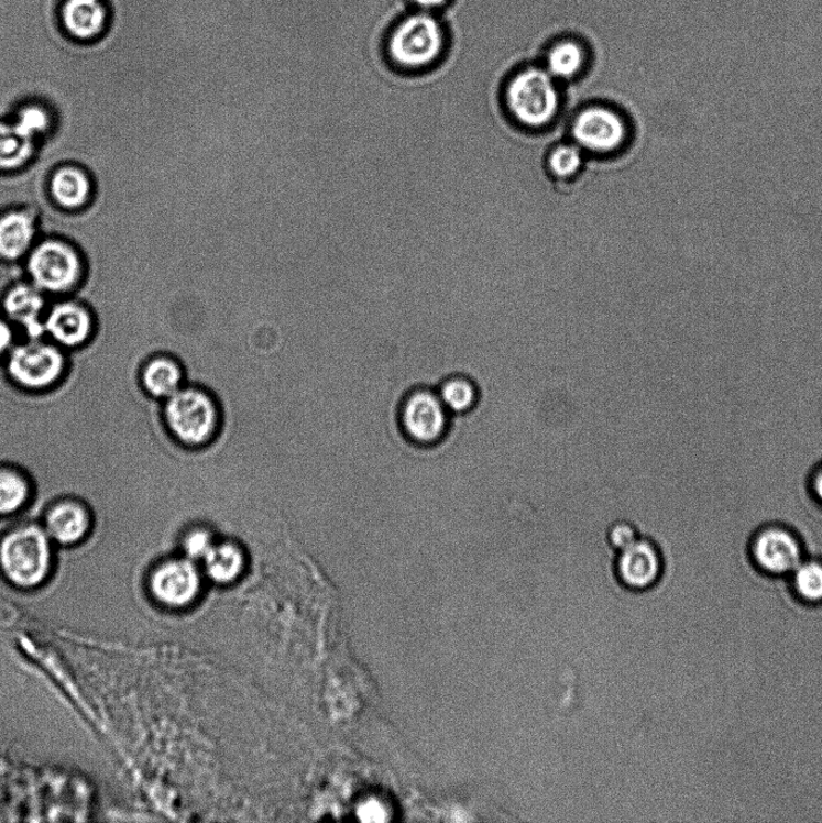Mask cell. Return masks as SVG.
Here are the masks:
<instances>
[{
  "instance_id": "1",
  "label": "cell",
  "mask_w": 822,
  "mask_h": 823,
  "mask_svg": "<svg viewBox=\"0 0 822 823\" xmlns=\"http://www.w3.org/2000/svg\"><path fill=\"white\" fill-rule=\"evenodd\" d=\"M53 564V540L44 526L24 524L12 528L0 539V569L22 589L43 584Z\"/></svg>"
},
{
  "instance_id": "2",
  "label": "cell",
  "mask_w": 822,
  "mask_h": 823,
  "mask_svg": "<svg viewBox=\"0 0 822 823\" xmlns=\"http://www.w3.org/2000/svg\"><path fill=\"white\" fill-rule=\"evenodd\" d=\"M505 100L513 118L529 129L548 125L561 103L556 80L546 68L538 67L516 73L505 91Z\"/></svg>"
},
{
  "instance_id": "3",
  "label": "cell",
  "mask_w": 822,
  "mask_h": 823,
  "mask_svg": "<svg viewBox=\"0 0 822 823\" xmlns=\"http://www.w3.org/2000/svg\"><path fill=\"white\" fill-rule=\"evenodd\" d=\"M446 43V30L440 21L420 12L403 20L392 32L388 56L401 69L420 70L434 65L445 53Z\"/></svg>"
},
{
  "instance_id": "4",
  "label": "cell",
  "mask_w": 822,
  "mask_h": 823,
  "mask_svg": "<svg viewBox=\"0 0 822 823\" xmlns=\"http://www.w3.org/2000/svg\"><path fill=\"white\" fill-rule=\"evenodd\" d=\"M84 262L77 249L62 239L43 240L30 253L26 273L32 284L48 294H67L84 277Z\"/></svg>"
},
{
  "instance_id": "5",
  "label": "cell",
  "mask_w": 822,
  "mask_h": 823,
  "mask_svg": "<svg viewBox=\"0 0 822 823\" xmlns=\"http://www.w3.org/2000/svg\"><path fill=\"white\" fill-rule=\"evenodd\" d=\"M164 420L176 440L187 447L206 445L219 425L217 405L206 392L180 388L166 399Z\"/></svg>"
},
{
  "instance_id": "6",
  "label": "cell",
  "mask_w": 822,
  "mask_h": 823,
  "mask_svg": "<svg viewBox=\"0 0 822 823\" xmlns=\"http://www.w3.org/2000/svg\"><path fill=\"white\" fill-rule=\"evenodd\" d=\"M67 359L62 348L31 340L15 345L7 354V373L12 383L29 391L52 388L65 375Z\"/></svg>"
},
{
  "instance_id": "7",
  "label": "cell",
  "mask_w": 822,
  "mask_h": 823,
  "mask_svg": "<svg viewBox=\"0 0 822 823\" xmlns=\"http://www.w3.org/2000/svg\"><path fill=\"white\" fill-rule=\"evenodd\" d=\"M756 571L767 578H788L805 559L803 542L791 530L768 527L754 536L748 547Z\"/></svg>"
},
{
  "instance_id": "8",
  "label": "cell",
  "mask_w": 822,
  "mask_h": 823,
  "mask_svg": "<svg viewBox=\"0 0 822 823\" xmlns=\"http://www.w3.org/2000/svg\"><path fill=\"white\" fill-rule=\"evenodd\" d=\"M571 131L576 144L594 154H610L622 147L628 132L624 118L605 107L581 110L572 123Z\"/></svg>"
},
{
  "instance_id": "9",
  "label": "cell",
  "mask_w": 822,
  "mask_h": 823,
  "mask_svg": "<svg viewBox=\"0 0 822 823\" xmlns=\"http://www.w3.org/2000/svg\"><path fill=\"white\" fill-rule=\"evenodd\" d=\"M150 589L160 603L180 610L197 600L201 577L193 560H169L155 569L150 579Z\"/></svg>"
},
{
  "instance_id": "10",
  "label": "cell",
  "mask_w": 822,
  "mask_h": 823,
  "mask_svg": "<svg viewBox=\"0 0 822 823\" xmlns=\"http://www.w3.org/2000/svg\"><path fill=\"white\" fill-rule=\"evenodd\" d=\"M402 423L413 440L419 445H435L446 436L449 410L438 394L416 391L404 403Z\"/></svg>"
},
{
  "instance_id": "11",
  "label": "cell",
  "mask_w": 822,
  "mask_h": 823,
  "mask_svg": "<svg viewBox=\"0 0 822 823\" xmlns=\"http://www.w3.org/2000/svg\"><path fill=\"white\" fill-rule=\"evenodd\" d=\"M664 556L655 544L638 539L620 551L616 575L622 585L634 592H648L660 584L664 577Z\"/></svg>"
},
{
  "instance_id": "12",
  "label": "cell",
  "mask_w": 822,
  "mask_h": 823,
  "mask_svg": "<svg viewBox=\"0 0 822 823\" xmlns=\"http://www.w3.org/2000/svg\"><path fill=\"white\" fill-rule=\"evenodd\" d=\"M92 312L83 304L67 300L55 304L44 320L45 334L63 349H78L95 332Z\"/></svg>"
},
{
  "instance_id": "13",
  "label": "cell",
  "mask_w": 822,
  "mask_h": 823,
  "mask_svg": "<svg viewBox=\"0 0 822 823\" xmlns=\"http://www.w3.org/2000/svg\"><path fill=\"white\" fill-rule=\"evenodd\" d=\"M44 528L53 542L72 547L90 534L92 515L83 502L62 500L48 506L44 516Z\"/></svg>"
},
{
  "instance_id": "14",
  "label": "cell",
  "mask_w": 822,
  "mask_h": 823,
  "mask_svg": "<svg viewBox=\"0 0 822 823\" xmlns=\"http://www.w3.org/2000/svg\"><path fill=\"white\" fill-rule=\"evenodd\" d=\"M94 191L92 176L81 164L62 163L48 176L47 193L63 210H83L90 205Z\"/></svg>"
},
{
  "instance_id": "15",
  "label": "cell",
  "mask_w": 822,
  "mask_h": 823,
  "mask_svg": "<svg viewBox=\"0 0 822 823\" xmlns=\"http://www.w3.org/2000/svg\"><path fill=\"white\" fill-rule=\"evenodd\" d=\"M45 306L46 300L40 288L19 282L8 288L0 308L9 321L24 329L31 340H40L45 334L41 319Z\"/></svg>"
},
{
  "instance_id": "16",
  "label": "cell",
  "mask_w": 822,
  "mask_h": 823,
  "mask_svg": "<svg viewBox=\"0 0 822 823\" xmlns=\"http://www.w3.org/2000/svg\"><path fill=\"white\" fill-rule=\"evenodd\" d=\"M36 234L35 215L29 208L0 213V260L18 263L31 252Z\"/></svg>"
},
{
  "instance_id": "17",
  "label": "cell",
  "mask_w": 822,
  "mask_h": 823,
  "mask_svg": "<svg viewBox=\"0 0 822 823\" xmlns=\"http://www.w3.org/2000/svg\"><path fill=\"white\" fill-rule=\"evenodd\" d=\"M62 18L68 32L85 41L102 32L107 11L100 0H67Z\"/></svg>"
},
{
  "instance_id": "18",
  "label": "cell",
  "mask_w": 822,
  "mask_h": 823,
  "mask_svg": "<svg viewBox=\"0 0 822 823\" xmlns=\"http://www.w3.org/2000/svg\"><path fill=\"white\" fill-rule=\"evenodd\" d=\"M183 371L178 362L169 358L150 360L142 371V384L146 394L158 399H168L182 388Z\"/></svg>"
},
{
  "instance_id": "19",
  "label": "cell",
  "mask_w": 822,
  "mask_h": 823,
  "mask_svg": "<svg viewBox=\"0 0 822 823\" xmlns=\"http://www.w3.org/2000/svg\"><path fill=\"white\" fill-rule=\"evenodd\" d=\"M201 561L208 578L218 584H231L242 575L245 567L242 549L232 542H215Z\"/></svg>"
},
{
  "instance_id": "20",
  "label": "cell",
  "mask_w": 822,
  "mask_h": 823,
  "mask_svg": "<svg viewBox=\"0 0 822 823\" xmlns=\"http://www.w3.org/2000/svg\"><path fill=\"white\" fill-rule=\"evenodd\" d=\"M787 580L791 597L801 605H822V560L804 559Z\"/></svg>"
},
{
  "instance_id": "21",
  "label": "cell",
  "mask_w": 822,
  "mask_h": 823,
  "mask_svg": "<svg viewBox=\"0 0 822 823\" xmlns=\"http://www.w3.org/2000/svg\"><path fill=\"white\" fill-rule=\"evenodd\" d=\"M36 151L35 141L20 136L14 124L0 121V173L26 168L34 160Z\"/></svg>"
},
{
  "instance_id": "22",
  "label": "cell",
  "mask_w": 822,
  "mask_h": 823,
  "mask_svg": "<svg viewBox=\"0 0 822 823\" xmlns=\"http://www.w3.org/2000/svg\"><path fill=\"white\" fill-rule=\"evenodd\" d=\"M587 63V50L574 40L555 43L548 51L546 69L555 80H571Z\"/></svg>"
},
{
  "instance_id": "23",
  "label": "cell",
  "mask_w": 822,
  "mask_h": 823,
  "mask_svg": "<svg viewBox=\"0 0 822 823\" xmlns=\"http://www.w3.org/2000/svg\"><path fill=\"white\" fill-rule=\"evenodd\" d=\"M32 497L28 475L9 465L0 467V516L17 515Z\"/></svg>"
},
{
  "instance_id": "24",
  "label": "cell",
  "mask_w": 822,
  "mask_h": 823,
  "mask_svg": "<svg viewBox=\"0 0 822 823\" xmlns=\"http://www.w3.org/2000/svg\"><path fill=\"white\" fill-rule=\"evenodd\" d=\"M47 108L35 103L19 107L17 119L12 122L19 135L36 142L37 136L45 135L53 130L56 119L52 116L53 110Z\"/></svg>"
},
{
  "instance_id": "25",
  "label": "cell",
  "mask_w": 822,
  "mask_h": 823,
  "mask_svg": "<svg viewBox=\"0 0 822 823\" xmlns=\"http://www.w3.org/2000/svg\"><path fill=\"white\" fill-rule=\"evenodd\" d=\"M439 397L449 413H467L471 410L478 398L476 388L471 380L465 377L448 378L439 389Z\"/></svg>"
},
{
  "instance_id": "26",
  "label": "cell",
  "mask_w": 822,
  "mask_h": 823,
  "mask_svg": "<svg viewBox=\"0 0 822 823\" xmlns=\"http://www.w3.org/2000/svg\"><path fill=\"white\" fill-rule=\"evenodd\" d=\"M584 164L583 149L577 144H563L556 146L550 152L548 166L550 172L558 177H571L576 175Z\"/></svg>"
},
{
  "instance_id": "27",
  "label": "cell",
  "mask_w": 822,
  "mask_h": 823,
  "mask_svg": "<svg viewBox=\"0 0 822 823\" xmlns=\"http://www.w3.org/2000/svg\"><path fill=\"white\" fill-rule=\"evenodd\" d=\"M213 538L206 528H195L189 530L184 537L183 548L189 560H204L206 555L213 547Z\"/></svg>"
},
{
  "instance_id": "28",
  "label": "cell",
  "mask_w": 822,
  "mask_h": 823,
  "mask_svg": "<svg viewBox=\"0 0 822 823\" xmlns=\"http://www.w3.org/2000/svg\"><path fill=\"white\" fill-rule=\"evenodd\" d=\"M638 539L635 527L629 524H616L610 531L611 546L618 552L625 550Z\"/></svg>"
},
{
  "instance_id": "29",
  "label": "cell",
  "mask_w": 822,
  "mask_h": 823,
  "mask_svg": "<svg viewBox=\"0 0 822 823\" xmlns=\"http://www.w3.org/2000/svg\"><path fill=\"white\" fill-rule=\"evenodd\" d=\"M14 341V329H12L8 319L0 318V358L7 356L11 349L15 347Z\"/></svg>"
},
{
  "instance_id": "30",
  "label": "cell",
  "mask_w": 822,
  "mask_h": 823,
  "mask_svg": "<svg viewBox=\"0 0 822 823\" xmlns=\"http://www.w3.org/2000/svg\"><path fill=\"white\" fill-rule=\"evenodd\" d=\"M360 814L364 815V820H377L376 815H382L385 820V809L379 803H365L360 809Z\"/></svg>"
},
{
  "instance_id": "31",
  "label": "cell",
  "mask_w": 822,
  "mask_h": 823,
  "mask_svg": "<svg viewBox=\"0 0 822 823\" xmlns=\"http://www.w3.org/2000/svg\"><path fill=\"white\" fill-rule=\"evenodd\" d=\"M413 2L425 10H435L446 6L449 0H413Z\"/></svg>"
},
{
  "instance_id": "32",
  "label": "cell",
  "mask_w": 822,
  "mask_h": 823,
  "mask_svg": "<svg viewBox=\"0 0 822 823\" xmlns=\"http://www.w3.org/2000/svg\"><path fill=\"white\" fill-rule=\"evenodd\" d=\"M813 491L816 500L822 503V468L813 479Z\"/></svg>"
}]
</instances>
